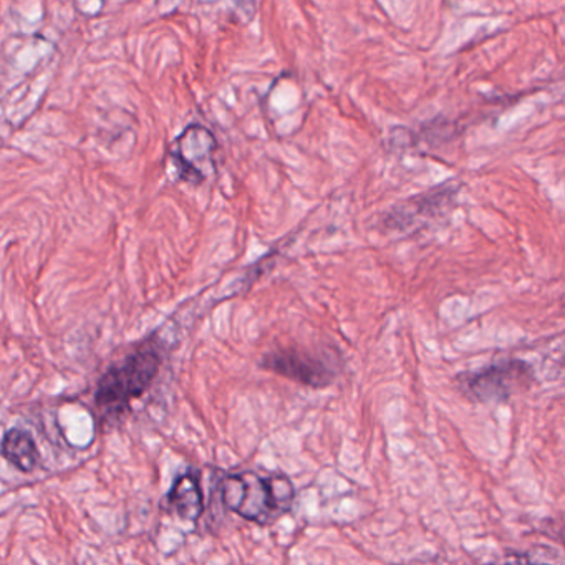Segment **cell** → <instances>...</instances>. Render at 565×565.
I'll use <instances>...</instances> for the list:
<instances>
[{"instance_id": "obj_1", "label": "cell", "mask_w": 565, "mask_h": 565, "mask_svg": "<svg viewBox=\"0 0 565 565\" xmlns=\"http://www.w3.org/2000/svg\"><path fill=\"white\" fill-rule=\"evenodd\" d=\"M163 365V343L151 335L100 376L95 406L105 422H120L153 385Z\"/></svg>"}, {"instance_id": "obj_2", "label": "cell", "mask_w": 565, "mask_h": 565, "mask_svg": "<svg viewBox=\"0 0 565 565\" xmlns=\"http://www.w3.org/2000/svg\"><path fill=\"white\" fill-rule=\"evenodd\" d=\"M296 489L287 476L234 472L221 482V501L234 514L259 525H269L292 509Z\"/></svg>"}, {"instance_id": "obj_3", "label": "cell", "mask_w": 565, "mask_h": 565, "mask_svg": "<svg viewBox=\"0 0 565 565\" xmlns=\"http://www.w3.org/2000/svg\"><path fill=\"white\" fill-rule=\"evenodd\" d=\"M459 388L471 402L499 405L512 395L527 390L534 382V370L524 360L508 359L476 372L458 376Z\"/></svg>"}, {"instance_id": "obj_4", "label": "cell", "mask_w": 565, "mask_h": 565, "mask_svg": "<svg viewBox=\"0 0 565 565\" xmlns=\"http://www.w3.org/2000/svg\"><path fill=\"white\" fill-rule=\"evenodd\" d=\"M260 369L317 390L332 385L339 375L327 356L302 349L273 350L260 359Z\"/></svg>"}, {"instance_id": "obj_5", "label": "cell", "mask_w": 565, "mask_h": 565, "mask_svg": "<svg viewBox=\"0 0 565 565\" xmlns=\"http://www.w3.org/2000/svg\"><path fill=\"white\" fill-rule=\"evenodd\" d=\"M216 148V138L207 128L190 125L171 148V160L181 180L194 186L204 183L214 171L213 154Z\"/></svg>"}, {"instance_id": "obj_6", "label": "cell", "mask_w": 565, "mask_h": 565, "mask_svg": "<svg viewBox=\"0 0 565 565\" xmlns=\"http://www.w3.org/2000/svg\"><path fill=\"white\" fill-rule=\"evenodd\" d=\"M171 509L183 521L198 522L204 512V498L196 472L188 471L178 476L168 492Z\"/></svg>"}, {"instance_id": "obj_7", "label": "cell", "mask_w": 565, "mask_h": 565, "mask_svg": "<svg viewBox=\"0 0 565 565\" xmlns=\"http://www.w3.org/2000/svg\"><path fill=\"white\" fill-rule=\"evenodd\" d=\"M452 193L455 190L451 188H439L425 196L399 204L392 213L386 214L385 224L390 230H406L409 224L416 223V217L433 216L436 211L441 210Z\"/></svg>"}, {"instance_id": "obj_8", "label": "cell", "mask_w": 565, "mask_h": 565, "mask_svg": "<svg viewBox=\"0 0 565 565\" xmlns=\"http://www.w3.org/2000/svg\"><path fill=\"white\" fill-rule=\"evenodd\" d=\"M0 452L14 468L25 475L34 472L41 465V451L31 433L25 429L11 428L6 431L0 443Z\"/></svg>"}, {"instance_id": "obj_9", "label": "cell", "mask_w": 565, "mask_h": 565, "mask_svg": "<svg viewBox=\"0 0 565 565\" xmlns=\"http://www.w3.org/2000/svg\"><path fill=\"white\" fill-rule=\"evenodd\" d=\"M505 565H545V564H532V562H529V558L524 557V555H512V557L509 558L508 562H505Z\"/></svg>"}]
</instances>
